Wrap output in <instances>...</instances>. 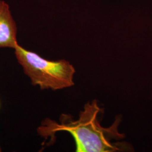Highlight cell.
<instances>
[{
	"instance_id": "6da1fadb",
	"label": "cell",
	"mask_w": 152,
	"mask_h": 152,
	"mask_svg": "<svg viewBox=\"0 0 152 152\" xmlns=\"http://www.w3.org/2000/svg\"><path fill=\"white\" fill-rule=\"evenodd\" d=\"M103 109L100 108L97 100L89 102L80 113L79 118L74 120L70 115L60 116V124L46 119L43 126L39 128V133L44 137L54 135L58 131H67L73 136L77 152H115L130 150V145L121 141L125 138L120 133L118 127L122 121L120 115H117L114 122L108 127H104L100 123V115Z\"/></svg>"
},
{
	"instance_id": "7a4b0ae2",
	"label": "cell",
	"mask_w": 152,
	"mask_h": 152,
	"mask_svg": "<svg viewBox=\"0 0 152 152\" xmlns=\"http://www.w3.org/2000/svg\"><path fill=\"white\" fill-rule=\"evenodd\" d=\"M18 63L31 83L39 86L41 90H58L72 87L75 85L74 66L64 60L50 61L29 51L18 44L14 48Z\"/></svg>"
},
{
	"instance_id": "3957f363",
	"label": "cell",
	"mask_w": 152,
	"mask_h": 152,
	"mask_svg": "<svg viewBox=\"0 0 152 152\" xmlns=\"http://www.w3.org/2000/svg\"><path fill=\"white\" fill-rule=\"evenodd\" d=\"M17 27L9 6L0 0V48L14 49L18 45Z\"/></svg>"
},
{
	"instance_id": "277c9868",
	"label": "cell",
	"mask_w": 152,
	"mask_h": 152,
	"mask_svg": "<svg viewBox=\"0 0 152 152\" xmlns=\"http://www.w3.org/2000/svg\"><path fill=\"white\" fill-rule=\"evenodd\" d=\"M0 152H1V147H0Z\"/></svg>"
}]
</instances>
